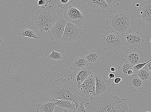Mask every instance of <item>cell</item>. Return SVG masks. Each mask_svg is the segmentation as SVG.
<instances>
[{
  "instance_id": "ba28073f",
  "label": "cell",
  "mask_w": 151,
  "mask_h": 112,
  "mask_svg": "<svg viewBox=\"0 0 151 112\" xmlns=\"http://www.w3.org/2000/svg\"><path fill=\"white\" fill-rule=\"evenodd\" d=\"M95 74L91 72L90 74L82 84L78 88L79 95L91 99L96 96Z\"/></svg>"
},
{
  "instance_id": "4fadbf2b",
  "label": "cell",
  "mask_w": 151,
  "mask_h": 112,
  "mask_svg": "<svg viewBox=\"0 0 151 112\" xmlns=\"http://www.w3.org/2000/svg\"><path fill=\"white\" fill-rule=\"evenodd\" d=\"M91 71L90 67L75 70L74 73L70 74L71 79L78 88L88 78Z\"/></svg>"
},
{
  "instance_id": "83f0119b",
  "label": "cell",
  "mask_w": 151,
  "mask_h": 112,
  "mask_svg": "<svg viewBox=\"0 0 151 112\" xmlns=\"http://www.w3.org/2000/svg\"><path fill=\"white\" fill-rule=\"evenodd\" d=\"M145 44L147 50L151 53V34L147 36Z\"/></svg>"
},
{
  "instance_id": "74e56055",
  "label": "cell",
  "mask_w": 151,
  "mask_h": 112,
  "mask_svg": "<svg viewBox=\"0 0 151 112\" xmlns=\"http://www.w3.org/2000/svg\"><path fill=\"white\" fill-rule=\"evenodd\" d=\"M136 6L137 7H139L140 5L139 4H137L136 5Z\"/></svg>"
},
{
  "instance_id": "4316f807",
  "label": "cell",
  "mask_w": 151,
  "mask_h": 112,
  "mask_svg": "<svg viewBox=\"0 0 151 112\" xmlns=\"http://www.w3.org/2000/svg\"><path fill=\"white\" fill-rule=\"evenodd\" d=\"M151 61V59L146 62L144 63H139L134 66V67H133V71H134V73L135 74L137 72L139 71L142 69L143 68H144L146 66V65Z\"/></svg>"
},
{
  "instance_id": "ab89813d",
  "label": "cell",
  "mask_w": 151,
  "mask_h": 112,
  "mask_svg": "<svg viewBox=\"0 0 151 112\" xmlns=\"http://www.w3.org/2000/svg\"><path fill=\"white\" fill-rule=\"evenodd\" d=\"M150 1H151V0H150Z\"/></svg>"
},
{
  "instance_id": "ffe728a7",
  "label": "cell",
  "mask_w": 151,
  "mask_h": 112,
  "mask_svg": "<svg viewBox=\"0 0 151 112\" xmlns=\"http://www.w3.org/2000/svg\"><path fill=\"white\" fill-rule=\"evenodd\" d=\"M17 34L19 38L27 37L30 39H35L37 40L40 38L37 35V29L35 27L23 28L19 30Z\"/></svg>"
},
{
  "instance_id": "836d02e7",
  "label": "cell",
  "mask_w": 151,
  "mask_h": 112,
  "mask_svg": "<svg viewBox=\"0 0 151 112\" xmlns=\"http://www.w3.org/2000/svg\"><path fill=\"white\" fill-rule=\"evenodd\" d=\"M145 67L147 68L151 74V61L147 63Z\"/></svg>"
},
{
  "instance_id": "ac0fdd59",
  "label": "cell",
  "mask_w": 151,
  "mask_h": 112,
  "mask_svg": "<svg viewBox=\"0 0 151 112\" xmlns=\"http://www.w3.org/2000/svg\"><path fill=\"white\" fill-rule=\"evenodd\" d=\"M101 54L99 49L94 48L89 51L84 52L83 55L89 64L93 65L100 60Z\"/></svg>"
},
{
  "instance_id": "9c48e42d",
  "label": "cell",
  "mask_w": 151,
  "mask_h": 112,
  "mask_svg": "<svg viewBox=\"0 0 151 112\" xmlns=\"http://www.w3.org/2000/svg\"><path fill=\"white\" fill-rule=\"evenodd\" d=\"M124 44L130 49H137L144 41L145 36L139 31L134 32L129 30L123 35Z\"/></svg>"
},
{
  "instance_id": "cb8c5ba5",
  "label": "cell",
  "mask_w": 151,
  "mask_h": 112,
  "mask_svg": "<svg viewBox=\"0 0 151 112\" xmlns=\"http://www.w3.org/2000/svg\"><path fill=\"white\" fill-rule=\"evenodd\" d=\"M135 74L143 82L151 81V74L145 67L137 72Z\"/></svg>"
},
{
  "instance_id": "7c38bea8",
  "label": "cell",
  "mask_w": 151,
  "mask_h": 112,
  "mask_svg": "<svg viewBox=\"0 0 151 112\" xmlns=\"http://www.w3.org/2000/svg\"><path fill=\"white\" fill-rule=\"evenodd\" d=\"M87 1L90 10L96 16L105 14L111 8L105 0H88Z\"/></svg>"
},
{
  "instance_id": "e0dca14e",
  "label": "cell",
  "mask_w": 151,
  "mask_h": 112,
  "mask_svg": "<svg viewBox=\"0 0 151 112\" xmlns=\"http://www.w3.org/2000/svg\"><path fill=\"white\" fill-rule=\"evenodd\" d=\"M66 57L63 54L52 49V52L47 55V59L51 64L55 65H60L65 61Z\"/></svg>"
},
{
  "instance_id": "484cf974",
  "label": "cell",
  "mask_w": 151,
  "mask_h": 112,
  "mask_svg": "<svg viewBox=\"0 0 151 112\" xmlns=\"http://www.w3.org/2000/svg\"><path fill=\"white\" fill-rule=\"evenodd\" d=\"M106 1L110 8L118 6L122 2L125 1L120 0H106Z\"/></svg>"
},
{
  "instance_id": "7402d4cb",
  "label": "cell",
  "mask_w": 151,
  "mask_h": 112,
  "mask_svg": "<svg viewBox=\"0 0 151 112\" xmlns=\"http://www.w3.org/2000/svg\"><path fill=\"white\" fill-rule=\"evenodd\" d=\"M53 100L57 106L66 108L73 111H75L77 109L75 103L71 101L64 100Z\"/></svg>"
},
{
  "instance_id": "3957f363",
  "label": "cell",
  "mask_w": 151,
  "mask_h": 112,
  "mask_svg": "<svg viewBox=\"0 0 151 112\" xmlns=\"http://www.w3.org/2000/svg\"><path fill=\"white\" fill-rule=\"evenodd\" d=\"M56 11L52 6L43 7L35 12L33 22L35 27L41 32H48L59 20Z\"/></svg>"
},
{
  "instance_id": "9a60e30c",
  "label": "cell",
  "mask_w": 151,
  "mask_h": 112,
  "mask_svg": "<svg viewBox=\"0 0 151 112\" xmlns=\"http://www.w3.org/2000/svg\"><path fill=\"white\" fill-rule=\"evenodd\" d=\"M126 78L127 84L129 86V89L131 91H139L143 89V82L136 74L128 75Z\"/></svg>"
},
{
  "instance_id": "d6a6232c",
  "label": "cell",
  "mask_w": 151,
  "mask_h": 112,
  "mask_svg": "<svg viewBox=\"0 0 151 112\" xmlns=\"http://www.w3.org/2000/svg\"><path fill=\"white\" fill-rule=\"evenodd\" d=\"M107 76L108 77L109 80L114 79L115 78V75L114 73H109L107 74Z\"/></svg>"
},
{
  "instance_id": "44dd1931",
  "label": "cell",
  "mask_w": 151,
  "mask_h": 112,
  "mask_svg": "<svg viewBox=\"0 0 151 112\" xmlns=\"http://www.w3.org/2000/svg\"><path fill=\"white\" fill-rule=\"evenodd\" d=\"M89 65V63L84 55L83 54H81L75 57V60L71 67V69L75 70L86 68L88 67Z\"/></svg>"
},
{
  "instance_id": "1f68e13d",
  "label": "cell",
  "mask_w": 151,
  "mask_h": 112,
  "mask_svg": "<svg viewBox=\"0 0 151 112\" xmlns=\"http://www.w3.org/2000/svg\"><path fill=\"white\" fill-rule=\"evenodd\" d=\"M52 2L51 0H39L38 1V5L39 6L44 5L45 7H46L48 3H51Z\"/></svg>"
},
{
  "instance_id": "52a82bcc",
  "label": "cell",
  "mask_w": 151,
  "mask_h": 112,
  "mask_svg": "<svg viewBox=\"0 0 151 112\" xmlns=\"http://www.w3.org/2000/svg\"><path fill=\"white\" fill-rule=\"evenodd\" d=\"M83 31L81 26L72 23H67L66 25L62 41L65 45L78 40L83 34Z\"/></svg>"
},
{
  "instance_id": "d4e9b609",
  "label": "cell",
  "mask_w": 151,
  "mask_h": 112,
  "mask_svg": "<svg viewBox=\"0 0 151 112\" xmlns=\"http://www.w3.org/2000/svg\"><path fill=\"white\" fill-rule=\"evenodd\" d=\"M73 2V0H61L57 2V4L60 8L65 9Z\"/></svg>"
},
{
  "instance_id": "5b68a950",
  "label": "cell",
  "mask_w": 151,
  "mask_h": 112,
  "mask_svg": "<svg viewBox=\"0 0 151 112\" xmlns=\"http://www.w3.org/2000/svg\"><path fill=\"white\" fill-rule=\"evenodd\" d=\"M100 36L101 37L100 41L104 50L116 52L123 48L124 43L123 35L108 30Z\"/></svg>"
},
{
  "instance_id": "277c9868",
  "label": "cell",
  "mask_w": 151,
  "mask_h": 112,
  "mask_svg": "<svg viewBox=\"0 0 151 112\" xmlns=\"http://www.w3.org/2000/svg\"><path fill=\"white\" fill-rule=\"evenodd\" d=\"M110 18L111 29L123 35L133 24L127 12H122L121 11L115 12Z\"/></svg>"
},
{
  "instance_id": "e575fe53",
  "label": "cell",
  "mask_w": 151,
  "mask_h": 112,
  "mask_svg": "<svg viewBox=\"0 0 151 112\" xmlns=\"http://www.w3.org/2000/svg\"><path fill=\"white\" fill-rule=\"evenodd\" d=\"M110 71L111 72V73H115L117 71V69L116 68L114 67H111L110 68Z\"/></svg>"
},
{
  "instance_id": "f546056e",
  "label": "cell",
  "mask_w": 151,
  "mask_h": 112,
  "mask_svg": "<svg viewBox=\"0 0 151 112\" xmlns=\"http://www.w3.org/2000/svg\"><path fill=\"white\" fill-rule=\"evenodd\" d=\"M75 112H87L86 108L83 105V102L81 101L80 103L78 108Z\"/></svg>"
},
{
  "instance_id": "4dcf8cb0",
  "label": "cell",
  "mask_w": 151,
  "mask_h": 112,
  "mask_svg": "<svg viewBox=\"0 0 151 112\" xmlns=\"http://www.w3.org/2000/svg\"><path fill=\"white\" fill-rule=\"evenodd\" d=\"M122 81H123V79L121 78H115L112 82V85L113 87L117 86Z\"/></svg>"
},
{
  "instance_id": "30bf717a",
  "label": "cell",
  "mask_w": 151,
  "mask_h": 112,
  "mask_svg": "<svg viewBox=\"0 0 151 112\" xmlns=\"http://www.w3.org/2000/svg\"><path fill=\"white\" fill-rule=\"evenodd\" d=\"M96 96L110 93L113 90L112 82L107 80L105 76L96 74Z\"/></svg>"
},
{
  "instance_id": "d590c367",
  "label": "cell",
  "mask_w": 151,
  "mask_h": 112,
  "mask_svg": "<svg viewBox=\"0 0 151 112\" xmlns=\"http://www.w3.org/2000/svg\"><path fill=\"white\" fill-rule=\"evenodd\" d=\"M134 74V71L133 70H129L127 72L128 75H131Z\"/></svg>"
},
{
  "instance_id": "2e32d148",
  "label": "cell",
  "mask_w": 151,
  "mask_h": 112,
  "mask_svg": "<svg viewBox=\"0 0 151 112\" xmlns=\"http://www.w3.org/2000/svg\"><path fill=\"white\" fill-rule=\"evenodd\" d=\"M142 56V52L138 49L130 50L126 54L124 59L134 66L139 63Z\"/></svg>"
},
{
  "instance_id": "d6986e66",
  "label": "cell",
  "mask_w": 151,
  "mask_h": 112,
  "mask_svg": "<svg viewBox=\"0 0 151 112\" xmlns=\"http://www.w3.org/2000/svg\"><path fill=\"white\" fill-rule=\"evenodd\" d=\"M56 106L54 100L37 104L35 106L37 112H53Z\"/></svg>"
},
{
  "instance_id": "6da1fadb",
  "label": "cell",
  "mask_w": 151,
  "mask_h": 112,
  "mask_svg": "<svg viewBox=\"0 0 151 112\" xmlns=\"http://www.w3.org/2000/svg\"><path fill=\"white\" fill-rule=\"evenodd\" d=\"M85 104L87 112H131L128 102L110 93L93 97Z\"/></svg>"
},
{
  "instance_id": "5bb4252c",
  "label": "cell",
  "mask_w": 151,
  "mask_h": 112,
  "mask_svg": "<svg viewBox=\"0 0 151 112\" xmlns=\"http://www.w3.org/2000/svg\"><path fill=\"white\" fill-rule=\"evenodd\" d=\"M138 16L144 22L151 23V1H147L141 3L138 9Z\"/></svg>"
},
{
  "instance_id": "f1b7e54d",
  "label": "cell",
  "mask_w": 151,
  "mask_h": 112,
  "mask_svg": "<svg viewBox=\"0 0 151 112\" xmlns=\"http://www.w3.org/2000/svg\"><path fill=\"white\" fill-rule=\"evenodd\" d=\"M75 111L66 108L56 106L53 112H75Z\"/></svg>"
},
{
  "instance_id": "7a4b0ae2",
  "label": "cell",
  "mask_w": 151,
  "mask_h": 112,
  "mask_svg": "<svg viewBox=\"0 0 151 112\" xmlns=\"http://www.w3.org/2000/svg\"><path fill=\"white\" fill-rule=\"evenodd\" d=\"M52 99L69 100L75 103L77 109L81 99L77 88L69 78H60L55 80L50 86L49 92Z\"/></svg>"
},
{
  "instance_id": "8d00e7d4",
  "label": "cell",
  "mask_w": 151,
  "mask_h": 112,
  "mask_svg": "<svg viewBox=\"0 0 151 112\" xmlns=\"http://www.w3.org/2000/svg\"><path fill=\"white\" fill-rule=\"evenodd\" d=\"M3 41L2 40V39L1 38H0V44H1V43H3Z\"/></svg>"
},
{
  "instance_id": "8992f818",
  "label": "cell",
  "mask_w": 151,
  "mask_h": 112,
  "mask_svg": "<svg viewBox=\"0 0 151 112\" xmlns=\"http://www.w3.org/2000/svg\"><path fill=\"white\" fill-rule=\"evenodd\" d=\"M63 17L67 23L79 26H81L86 21L82 7L73 2L65 9Z\"/></svg>"
},
{
  "instance_id": "f35d334b",
  "label": "cell",
  "mask_w": 151,
  "mask_h": 112,
  "mask_svg": "<svg viewBox=\"0 0 151 112\" xmlns=\"http://www.w3.org/2000/svg\"><path fill=\"white\" fill-rule=\"evenodd\" d=\"M140 112H151V111H142Z\"/></svg>"
},
{
  "instance_id": "8fae6325",
  "label": "cell",
  "mask_w": 151,
  "mask_h": 112,
  "mask_svg": "<svg viewBox=\"0 0 151 112\" xmlns=\"http://www.w3.org/2000/svg\"><path fill=\"white\" fill-rule=\"evenodd\" d=\"M67 23L63 17L60 18L58 22L48 31L50 39L52 40L62 41Z\"/></svg>"
},
{
  "instance_id": "603a6c76",
  "label": "cell",
  "mask_w": 151,
  "mask_h": 112,
  "mask_svg": "<svg viewBox=\"0 0 151 112\" xmlns=\"http://www.w3.org/2000/svg\"><path fill=\"white\" fill-rule=\"evenodd\" d=\"M133 67L134 66L127 60L124 59L122 61L120 65L118 66V71L119 73L126 77L128 76V71L130 70H133Z\"/></svg>"
}]
</instances>
